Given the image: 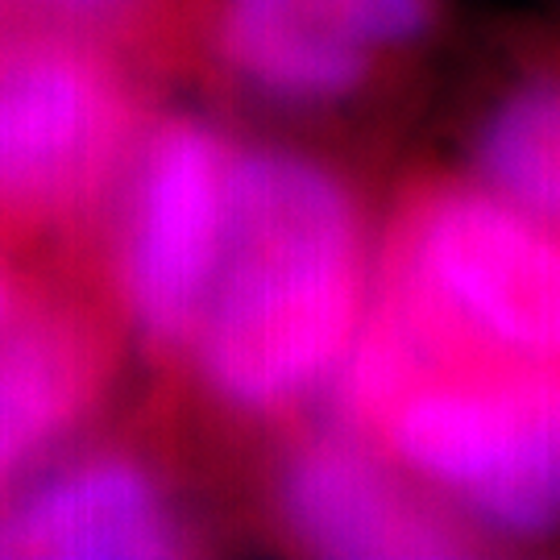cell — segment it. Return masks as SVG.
I'll return each mask as SVG.
<instances>
[{
  "mask_svg": "<svg viewBox=\"0 0 560 560\" xmlns=\"http://www.w3.org/2000/svg\"><path fill=\"white\" fill-rule=\"evenodd\" d=\"M420 266L444 303L502 349H557L560 261L544 221L499 196H453L423 224Z\"/></svg>",
  "mask_w": 560,
  "mask_h": 560,
  "instance_id": "cell-4",
  "label": "cell"
},
{
  "mask_svg": "<svg viewBox=\"0 0 560 560\" xmlns=\"http://www.w3.org/2000/svg\"><path fill=\"white\" fill-rule=\"evenodd\" d=\"M88 386L75 337L46 324L0 332V499L80 420Z\"/></svg>",
  "mask_w": 560,
  "mask_h": 560,
  "instance_id": "cell-9",
  "label": "cell"
},
{
  "mask_svg": "<svg viewBox=\"0 0 560 560\" xmlns=\"http://www.w3.org/2000/svg\"><path fill=\"white\" fill-rule=\"evenodd\" d=\"M490 196L536 221H552L560 203V104L557 92L532 83L486 120L478 141Z\"/></svg>",
  "mask_w": 560,
  "mask_h": 560,
  "instance_id": "cell-10",
  "label": "cell"
},
{
  "mask_svg": "<svg viewBox=\"0 0 560 560\" xmlns=\"http://www.w3.org/2000/svg\"><path fill=\"white\" fill-rule=\"evenodd\" d=\"M9 320H13V291H9V282L0 275V332L9 328Z\"/></svg>",
  "mask_w": 560,
  "mask_h": 560,
  "instance_id": "cell-11",
  "label": "cell"
},
{
  "mask_svg": "<svg viewBox=\"0 0 560 560\" xmlns=\"http://www.w3.org/2000/svg\"><path fill=\"white\" fill-rule=\"evenodd\" d=\"M358 295V221L340 183L279 150L229 159L221 249L191 328L203 378L254 411L300 399L345 358Z\"/></svg>",
  "mask_w": 560,
  "mask_h": 560,
  "instance_id": "cell-1",
  "label": "cell"
},
{
  "mask_svg": "<svg viewBox=\"0 0 560 560\" xmlns=\"http://www.w3.org/2000/svg\"><path fill=\"white\" fill-rule=\"evenodd\" d=\"M395 448L499 532L536 536L557 520L560 416L540 382L420 395L395 420Z\"/></svg>",
  "mask_w": 560,
  "mask_h": 560,
  "instance_id": "cell-2",
  "label": "cell"
},
{
  "mask_svg": "<svg viewBox=\"0 0 560 560\" xmlns=\"http://www.w3.org/2000/svg\"><path fill=\"white\" fill-rule=\"evenodd\" d=\"M282 506L295 536L324 557H457V532L353 444H312L287 469Z\"/></svg>",
  "mask_w": 560,
  "mask_h": 560,
  "instance_id": "cell-8",
  "label": "cell"
},
{
  "mask_svg": "<svg viewBox=\"0 0 560 560\" xmlns=\"http://www.w3.org/2000/svg\"><path fill=\"white\" fill-rule=\"evenodd\" d=\"M229 200V154L200 125H166L133 179L125 287L154 340L191 337L217 266Z\"/></svg>",
  "mask_w": 560,
  "mask_h": 560,
  "instance_id": "cell-3",
  "label": "cell"
},
{
  "mask_svg": "<svg viewBox=\"0 0 560 560\" xmlns=\"http://www.w3.org/2000/svg\"><path fill=\"white\" fill-rule=\"evenodd\" d=\"M183 532L154 478L125 460H88L0 506V560H159Z\"/></svg>",
  "mask_w": 560,
  "mask_h": 560,
  "instance_id": "cell-7",
  "label": "cell"
},
{
  "mask_svg": "<svg viewBox=\"0 0 560 560\" xmlns=\"http://www.w3.org/2000/svg\"><path fill=\"white\" fill-rule=\"evenodd\" d=\"M50 4H62V9H83V13H92V9H108V4H117V0H50Z\"/></svg>",
  "mask_w": 560,
  "mask_h": 560,
  "instance_id": "cell-12",
  "label": "cell"
},
{
  "mask_svg": "<svg viewBox=\"0 0 560 560\" xmlns=\"http://www.w3.org/2000/svg\"><path fill=\"white\" fill-rule=\"evenodd\" d=\"M117 96L96 62L67 46L0 59V203L46 208L80 196L117 141Z\"/></svg>",
  "mask_w": 560,
  "mask_h": 560,
  "instance_id": "cell-5",
  "label": "cell"
},
{
  "mask_svg": "<svg viewBox=\"0 0 560 560\" xmlns=\"http://www.w3.org/2000/svg\"><path fill=\"white\" fill-rule=\"evenodd\" d=\"M432 0H229L224 55L275 101L324 104L353 92L378 50L416 42Z\"/></svg>",
  "mask_w": 560,
  "mask_h": 560,
  "instance_id": "cell-6",
  "label": "cell"
}]
</instances>
